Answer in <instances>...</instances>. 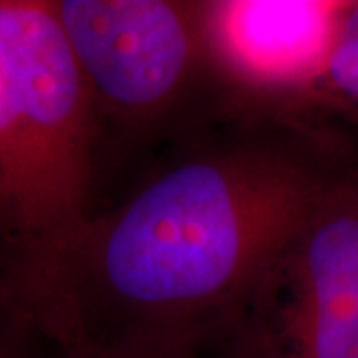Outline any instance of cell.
Instances as JSON below:
<instances>
[{
    "label": "cell",
    "instance_id": "6da1fadb",
    "mask_svg": "<svg viewBox=\"0 0 358 358\" xmlns=\"http://www.w3.org/2000/svg\"><path fill=\"white\" fill-rule=\"evenodd\" d=\"M355 152L307 129L227 115L54 261L40 327L58 350L215 345L261 273Z\"/></svg>",
    "mask_w": 358,
    "mask_h": 358
},
{
    "label": "cell",
    "instance_id": "7a4b0ae2",
    "mask_svg": "<svg viewBox=\"0 0 358 358\" xmlns=\"http://www.w3.org/2000/svg\"><path fill=\"white\" fill-rule=\"evenodd\" d=\"M100 152L88 86L50 2L0 0V237L32 305L94 215Z\"/></svg>",
    "mask_w": 358,
    "mask_h": 358
},
{
    "label": "cell",
    "instance_id": "3957f363",
    "mask_svg": "<svg viewBox=\"0 0 358 358\" xmlns=\"http://www.w3.org/2000/svg\"><path fill=\"white\" fill-rule=\"evenodd\" d=\"M96 110L100 140H143L173 126L209 94L219 98L199 2H50ZM225 112V110H223Z\"/></svg>",
    "mask_w": 358,
    "mask_h": 358
},
{
    "label": "cell",
    "instance_id": "277c9868",
    "mask_svg": "<svg viewBox=\"0 0 358 358\" xmlns=\"http://www.w3.org/2000/svg\"><path fill=\"white\" fill-rule=\"evenodd\" d=\"M217 345L227 358H358V154L336 169Z\"/></svg>",
    "mask_w": 358,
    "mask_h": 358
},
{
    "label": "cell",
    "instance_id": "5b68a950",
    "mask_svg": "<svg viewBox=\"0 0 358 358\" xmlns=\"http://www.w3.org/2000/svg\"><path fill=\"white\" fill-rule=\"evenodd\" d=\"M348 0H203L211 72L227 115L307 129Z\"/></svg>",
    "mask_w": 358,
    "mask_h": 358
},
{
    "label": "cell",
    "instance_id": "8992f818",
    "mask_svg": "<svg viewBox=\"0 0 358 358\" xmlns=\"http://www.w3.org/2000/svg\"><path fill=\"white\" fill-rule=\"evenodd\" d=\"M338 122L358 129V0L346 2L329 64L313 100L308 128L336 141L334 124Z\"/></svg>",
    "mask_w": 358,
    "mask_h": 358
},
{
    "label": "cell",
    "instance_id": "52a82bcc",
    "mask_svg": "<svg viewBox=\"0 0 358 358\" xmlns=\"http://www.w3.org/2000/svg\"><path fill=\"white\" fill-rule=\"evenodd\" d=\"M22 327V277L13 251L0 237V329Z\"/></svg>",
    "mask_w": 358,
    "mask_h": 358
},
{
    "label": "cell",
    "instance_id": "ba28073f",
    "mask_svg": "<svg viewBox=\"0 0 358 358\" xmlns=\"http://www.w3.org/2000/svg\"><path fill=\"white\" fill-rule=\"evenodd\" d=\"M60 358H227L219 345L199 348H80L62 350Z\"/></svg>",
    "mask_w": 358,
    "mask_h": 358
}]
</instances>
